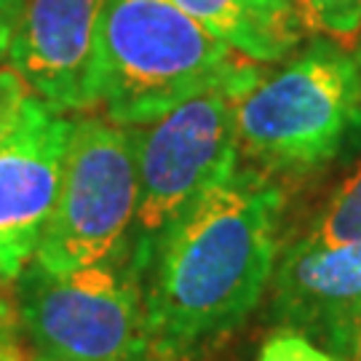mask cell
Wrapping results in <instances>:
<instances>
[{
  "label": "cell",
  "instance_id": "1",
  "mask_svg": "<svg viewBox=\"0 0 361 361\" xmlns=\"http://www.w3.org/2000/svg\"><path fill=\"white\" fill-rule=\"evenodd\" d=\"M284 204L273 177L238 166L131 262L155 359H198L259 308L281 252Z\"/></svg>",
  "mask_w": 361,
  "mask_h": 361
},
{
  "label": "cell",
  "instance_id": "2",
  "mask_svg": "<svg viewBox=\"0 0 361 361\" xmlns=\"http://www.w3.org/2000/svg\"><path fill=\"white\" fill-rule=\"evenodd\" d=\"M262 65L233 51L171 0H107L97 40L94 94L118 126L158 121L217 89L249 91Z\"/></svg>",
  "mask_w": 361,
  "mask_h": 361
},
{
  "label": "cell",
  "instance_id": "3",
  "mask_svg": "<svg viewBox=\"0 0 361 361\" xmlns=\"http://www.w3.org/2000/svg\"><path fill=\"white\" fill-rule=\"evenodd\" d=\"M238 150L268 177H310L361 147V70L326 38L300 46L238 99Z\"/></svg>",
  "mask_w": 361,
  "mask_h": 361
},
{
  "label": "cell",
  "instance_id": "4",
  "mask_svg": "<svg viewBox=\"0 0 361 361\" xmlns=\"http://www.w3.org/2000/svg\"><path fill=\"white\" fill-rule=\"evenodd\" d=\"M19 335L46 361H158L131 259L56 273L30 262L16 281Z\"/></svg>",
  "mask_w": 361,
  "mask_h": 361
},
{
  "label": "cell",
  "instance_id": "5",
  "mask_svg": "<svg viewBox=\"0 0 361 361\" xmlns=\"http://www.w3.org/2000/svg\"><path fill=\"white\" fill-rule=\"evenodd\" d=\"M137 217V169L129 126L97 113L73 121L65 177L35 252L56 273L121 265L131 259Z\"/></svg>",
  "mask_w": 361,
  "mask_h": 361
},
{
  "label": "cell",
  "instance_id": "6",
  "mask_svg": "<svg viewBox=\"0 0 361 361\" xmlns=\"http://www.w3.org/2000/svg\"><path fill=\"white\" fill-rule=\"evenodd\" d=\"M238 99L241 91H207L158 121L129 126L137 169L131 262L142 257L185 209L238 169Z\"/></svg>",
  "mask_w": 361,
  "mask_h": 361
},
{
  "label": "cell",
  "instance_id": "7",
  "mask_svg": "<svg viewBox=\"0 0 361 361\" xmlns=\"http://www.w3.org/2000/svg\"><path fill=\"white\" fill-rule=\"evenodd\" d=\"M268 319L348 361L361 322V241L324 244L300 235L281 246L271 276Z\"/></svg>",
  "mask_w": 361,
  "mask_h": 361
},
{
  "label": "cell",
  "instance_id": "8",
  "mask_svg": "<svg viewBox=\"0 0 361 361\" xmlns=\"http://www.w3.org/2000/svg\"><path fill=\"white\" fill-rule=\"evenodd\" d=\"M107 0H22L11 62L32 94L65 116L97 113L94 67Z\"/></svg>",
  "mask_w": 361,
  "mask_h": 361
},
{
  "label": "cell",
  "instance_id": "9",
  "mask_svg": "<svg viewBox=\"0 0 361 361\" xmlns=\"http://www.w3.org/2000/svg\"><path fill=\"white\" fill-rule=\"evenodd\" d=\"M75 118L30 97L0 145V252L19 276L32 262L65 177Z\"/></svg>",
  "mask_w": 361,
  "mask_h": 361
},
{
  "label": "cell",
  "instance_id": "10",
  "mask_svg": "<svg viewBox=\"0 0 361 361\" xmlns=\"http://www.w3.org/2000/svg\"><path fill=\"white\" fill-rule=\"evenodd\" d=\"M233 51L257 65L284 62L302 46L305 25L295 0H171Z\"/></svg>",
  "mask_w": 361,
  "mask_h": 361
},
{
  "label": "cell",
  "instance_id": "11",
  "mask_svg": "<svg viewBox=\"0 0 361 361\" xmlns=\"http://www.w3.org/2000/svg\"><path fill=\"white\" fill-rule=\"evenodd\" d=\"M305 235L324 244L361 241V161L313 217Z\"/></svg>",
  "mask_w": 361,
  "mask_h": 361
},
{
  "label": "cell",
  "instance_id": "12",
  "mask_svg": "<svg viewBox=\"0 0 361 361\" xmlns=\"http://www.w3.org/2000/svg\"><path fill=\"white\" fill-rule=\"evenodd\" d=\"M295 6L305 30L353 49L361 32V0H295Z\"/></svg>",
  "mask_w": 361,
  "mask_h": 361
},
{
  "label": "cell",
  "instance_id": "13",
  "mask_svg": "<svg viewBox=\"0 0 361 361\" xmlns=\"http://www.w3.org/2000/svg\"><path fill=\"white\" fill-rule=\"evenodd\" d=\"M30 97H35L30 83L11 62H6L0 67V145L6 142L11 137V131L16 129Z\"/></svg>",
  "mask_w": 361,
  "mask_h": 361
},
{
  "label": "cell",
  "instance_id": "14",
  "mask_svg": "<svg viewBox=\"0 0 361 361\" xmlns=\"http://www.w3.org/2000/svg\"><path fill=\"white\" fill-rule=\"evenodd\" d=\"M257 361H343L295 332H276L259 348Z\"/></svg>",
  "mask_w": 361,
  "mask_h": 361
},
{
  "label": "cell",
  "instance_id": "15",
  "mask_svg": "<svg viewBox=\"0 0 361 361\" xmlns=\"http://www.w3.org/2000/svg\"><path fill=\"white\" fill-rule=\"evenodd\" d=\"M16 281L19 276L11 271L0 252V343L19 337V310H16Z\"/></svg>",
  "mask_w": 361,
  "mask_h": 361
},
{
  "label": "cell",
  "instance_id": "16",
  "mask_svg": "<svg viewBox=\"0 0 361 361\" xmlns=\"http://www.w3.org/2000/svg\"><path fill=\"white\" fill-rule=\"evenodd\" d=\"M13 27H16V11L0 13V67L8 62L13 43Z\"/></svg>",
  "mask_w": 361,
  "mask_h": 361
},
{
  "label": "cell",
  "instance_id": "17",
  "mask_svg": "<svg viewBox=\"0 0 361 361\" xmlns=\"http://www.w3.org/2000/svg\"><path fill=\"white\" fill-rule=\"evenodd\" d=\"M35 353H30L22 337H11V340H3L0 343V361H32Z\"/></svg>",
  "mask_w": 361,
  "mask_h": 361
},
{
  "label": "cell",
  "instance_id": "18",
  "mask_svg": "<svg viewBox=\"0 0 361 361\" xmlns=\"http://www.w3.org/2000/svg\"><path fill=\"white\" fill-rule=\"evenodd\" d=\"M348 361H361V322L359 329H356V337H353V345H350Z\"/></svg>",
  "mask_w": 361,
  "mask_h": 361
},
{
  "label": "cell",
  "instance_id": "19",
  "mask_svg": "<svg viewBox=\"0 0 361 361\" xmlns=\"http://www.w3.org/2000/svg\"><path fill=\"white\" fill-rule=\"evenodd\" d=\"M22 0H0V13H8V11H19Z\"/></svg>",
  "mask_w": 361,
  "mask_h": 361
},
{
  "label": "cell",
  "instance_id": "20",
  "mask_svg": "<svg viewBox=\"0 0 361 361\" xmlns=\"http://www.w3.org/2000/svg\"><path fill=\"white\" fill-rule=\"evenodd\" d=\"M350 54H353V59H356V65H359V70H361V32H359V38H356V43H353V49H350Z\"/></svg>",
  "mask_w": 361,
  "mask_h": 361
},
{
  "label": "cell",
  "instance_id": "21",
  "mask_svg": "<svg viewBox=\"0 0 361 361\" xmlns=\"http://www.w3.org/2000/svg\"><path fill=\"white\" fill-rule=\"evenodd\" d=\"M32 361H46V359H38V356H35V359H32Z\"/></svg>",
  "mask_w": 361,
  "mask_h": 361
}]
</instances>
